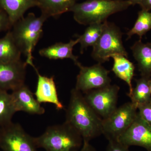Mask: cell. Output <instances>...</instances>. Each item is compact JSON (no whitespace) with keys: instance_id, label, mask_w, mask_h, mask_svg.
<instances>
[{"instance_id":"25","label":"cell","mask_w":151,"mask_h":151,"mask_svg":"<svg viewBox=\"0 0 151 151\" xmlns=\"http://www.w3.org/2000/svg\"><path fill=\"white\" fill-rule=\"evenodd\" d=\"M12 27L8 15L1 9H0V32L10 30Z\"/></svg>"},{"instance_id":"22","label":"cell","mask_w":151,"mask_h":151,"mask_svg":"<svg viewBox=\"0 0 151 151\" xmlns=\"http://www.w3.org/2000/svg\"><path fill=\"white\" fill-rule=\"evenodd\" d=\"M103 27L104 22L89 25L83 34L78 36L81 54L87 47H93L96 44L103 32Z\"/></svg>"},{"instance_id":"16","label":"cell","mask_w":151,"mask_h":151,"mask_svg":"<svg viewBox=\"0 0 151 151\" xmlns=\"http://www.w3.org/2000/svg\"><path fill=\"white\" fill-rule=\"evenodd\" d=\"M131 49L134 58L137 62L141 76L151 78V42L144 43L140 39Z\"/></svg>"},{"instance_id":"7","label":"cell","mask_w":151,"mask_h":151,"mask_svg":"<svg viewBox=\"0 0 151 151\" xmlns=\"http://www.w3.org/2000/svg\"><path fill=\"white\" fill-rule=\"evenodd\" d=\"M120 87L110 84L100 89H94L84 93V99L102 119L108 118L117 108Z\"/></svg>"},{"instance_id":"10","label":"cell","mask_w":151,"mask_h":151,"mask_svg":"<svg viewBox=\"0 0 151 151\" xmlns=\"http://www.w3.org/2000/svg\"><path fill=\"white\" fill-rule=\"evenodd\" d=\"M119 141L129 147L132 146H139L147 151H151V126L138 112L132 125Z\"/></svg>"},{"instance_id":"26","label":"cell","mask_w":151,"mask_h":151,"mask_svg":"<svg viewBox=\"0 0 151 151\" xmlns=\"http://www.w3.org/2000/svg\"><path fill=\"white\" fill-rule=\"evenodd\" d=\"M129 148L119 140L109 141L105 151H130Z\"/></svg>"},{"instance_id":"14","label":"cell","mask_w":151,"mask_h":151,"mask_svg":"<svg viewBox=\"0 0 151 151\" xmlns=\"http://www.w3.org/2000/svg\"><path fill=\"white\" fill-rule=\"evenodd\" d=\"M79 42L78 38L75 40H71L67 43L57 42L54 45L40 50L39 52L41 56L52 60L68 58L74 62L75 65L79 63L78 56L73 53V48Z\"/></svg>"},{"instance_id":"31","label":"cell","mask_w":151,"mask_h":151,"mask_svg":"<svg viewBox=\"0 0 151 151\" xmlns=\"http://www.w3.org/2000/svg\"><path fill=\"white\" fill-rule=\"evenodd\" d=\"M107 1H120V0H107Z\"/></svg>"},{"instance_id":"20","label":"cell","mask_w":151,"mask_h":151,"mask_svg":"<svg viewBox=\"0 0 151 151\" xmlns=\"http://www.w3.org/2000/svg\"><path fill=\"white\" fill-rule=\"evenodd\" d=\"M151 78L143 77L136 79V86L129 95L133 104L138 108L139 106L151 102V95L149 87V81Z\"/></svg>"},{"instance_id":"4","label":"cell","mask_w":151,"mask_h":151,"mask_svg":"<svg viewBox=\"0 0 151 151\" xmlns=\"http://www.w3.org/2000/svg\"><path fill=\"white\" fill-rule=\"evenodd\" d=\"M33 138L37 148L45 151H79L83 145L81 135L65 122L48 127L42 134Z\"/></svg>"},{"instance_id":"19","label":"cell","mask_w":151,"mask_h":151,"mask_svg":"<svg viewBox=\"0 0 151 151\" xmlns=\"http://www.w3.org/2000/svg\"><path fill=\"white\" fill-rule=\"evenodd\" d=\"M22 54L10 30L0 39V62H14L21 60Z\"/></svg>"},{"instance_id":"27","label":"cell","mask_w":151,"mask_h":151,"mask_svg":"<svg viewBox=\"0 0 151 151\" xmlns=\"http://www.w3.org/2000/svg\"><path fill=\"white\" fill-rule=\"evenodd\" d=\"M140 5L142 9L151 12V0H142Z\"/></svg>"},{"instance_id":"23","label":"cell","mask_w":151,"mask_h":151,"mask_svg":"<svg viewBox=\"0 0 151 151\" xmlns=\"http://www.w3.org/2000/svg\"><path fill=\"white\" fill-rule=\"evenodd\" d=\"M150 29L151 12L142 9L138 13V18L134 27L127 32L128 39L134 35H137L141 40L143 36Z\"/></svg>"},{"instance_id":"1","label":"cell","mask_w":151,"mask_h":151,"mask_svg":"<svg viewBox=\"0 0 151 151\" xmlns=\"http://www.w3.org/2000/svg\"><path fill=\"white\" fill-rule=\"evenodd\" d=\"M65 122L81 135L83 142H90L102 134L103 119L86 102L82 93L75 88L70 92Z\"/></svg>"},{"instance_id":"17","label":"cell","mask_w":151,"mask_h":151,"mask_svg":"<svg viewBox=\"0 0 151 151\" xmlns=\"http://www.w3.org/2000/svg\"><path fill=\"white\" fill-rule=\"evenodd\" d=\"M113 60L112 71L118 78L125 81L129 87V95L133 91L132 80L134 74L135 65L128 58L120 54L114 55L111 57Z\"/></svg>"},{"instance_id":"8","label":"cell","mask_w":151,"mask_h":151,"mask_svg":"<svg viewBox=\"0 0 151 151\" xmlns=\"http://www.w3.org/2000/svg\"><path fill=\"white\" fill-rule=\"evenodd\" d=\"M0 149L2 151H37L33 137L20 124L13 122L1 127Z\"/></svg>"},{"instance_id":"29","label":"cell","mask_w":151,"mask_h":151,"mask_svg":"<svg viewBox=\"0 0 151 151\" xmlns=\"http://www.w3.org/2000/svg\"><path fill=\"white\" fill-rule=\"evenodd\" d=\"M131 3L132 5H135L136 4H140L142 0H127Z\"/></svg>"},{"instance_id":"28","label":"cell","mask_w":151,"mask_h":151,"mask_svg":"<svg viewBox=\"0 0 151 151\" xmlns=\"http://www.w3.org/2000/svg\"><path fill=\"white\" fill-rule=\"evenodd\" d=\"M79 151H97L90 142H83V145Z\"/></svg>"},{"instance_id":"9","label":"cell","mask_w":151,"mask_h":151,"mask_svg":"<svg viewBox=\"0 0 151 151\" xmlns=\"http://www.w3.org/2000/svg\"><path fill=\"white\" fill-rule=\"evenodd\" d=\"M80 69L76 78L75 89L84 94L91 90L100 89L111 84L110 71L98 63L91 66L77 64Z\"/></svg>"},{"instance_id":"21","label":"cell","mask_w":151,"mask_h":151,"mask_svg":"<svg viewBox=\"0 0 151 151\" xmlns=\"http://www.w3.org/2000/svg\"><path fill=\"white\" fill-rule=\"evenodd\" d=\"M16 112L11 94L7 91L0 90V127L12 123Z\"/></svg>"},{"instance_id":"11","label":"cell","mask_w":151,"mask_h":151,"mask_svg":"<svg viewBox=\"0 0 151 151\" xmlns=\"http://www.w3.org/2000/svg\"><path fill=\"white\" fill-rule=\"evenodd\" d=\"M27 65L22 60L0 62V90L13 91L24 84Z\"/></svg>"},{"instance_id":"12","label":"cell","mask_w":151,"mask_h":151,"mask_svg":"<svg viewBox=\"0 0 151 151\" xmlns=\"http://www.w3.org/2000/svg\"><path fill=\"white\" fill-rule=\"evenodd\" d=\"M11 95L17 112L23 111L31 115H38L45 113L44 108L25 84L13 90Z\"/></svg>"},{"instance_id":"5","label":"cell","mask_w":151,"mask_h":151,"mask_svg":"<svg viewBox=\"0 0 151 151\" xmlns=\"http://www.w3.org/2000/svg\"><path fill=\"white\" fill-rule=\"evenodd\" d=\"M123 33L114 23L104 22L103 32L99 40L93 47L91 56L98 63L109 61L114 55L120 54L128 58V53L123 45Z\"/></svg>"},{"instance_id":"2","label":"cell","mask_w":151,"mask_h":151,"mask_svg":"<svg viewBox=\"0 0 151 151\" xmlns=\"http://www.w3.org/2000/svg\"><path fill=\"white\" fill-rule=\"evenodd\" d=\"M47 18L43 14L36 17L33 13L14 24L11 30L17 45L27 58L26 63L33 67L32 52L43 32V25Z\"/></svg>"},{"instance_id":"30","label":"cell","mask_w":151,"mask_h":151,"mask_svg":"<svg viewBox=\"0 0 151 151\" xmlns=\"http://www.w3.org/2000/svg\"><path fill=\"white\" fill-rule=\"evenodd\" d=\"M149 87H150V92L151 95V79L149 81Z\"/></svg>"},{"instance_id":"6","label":"cell","mask_w":151,"mask_h":151,"mask_svg":"<svg viewBox=\"0 0 151 151\" xmlns=\"http://www.w3.org/2000/svg\"><path fill=\"white\" fill-rule=\"evenodd\" d=\"M137 110L131 102L117 107L108 118L103 119L102 134L108 141L119 140L134 122Z\"/></svg>"},{"instance_id":"13","label":"cell","mask_w":151,"mask_h":151,"mask_svg":"<svg viewBox=\"0 0 151 151\" xmlns=\"http://www.w3.org/2000/svg\"><path fill=\"white\" fill-rule=\"evenodd\" d=\"M38 76L37 85L35 95L39 103H49L55 106L58 111L64 109L60 101L53 76L47 77L41 75L35 66L33 67Z\"/></svg>"},{"instance_id":"3","label":"cell","mask_w":151,"mask_h":151,"mask_svg":"<svg viewBox=\"0 0 151 151\" xmlns=\"http://www.w3.org/2000/svg\"><path fill=\"white\" fill-rule=\"evenodd\" d=\"M131 5L127 0H87L76 3L70 12L78 24L89 25L103 23L111 15L125 10Z\"/></svg>"},{"instance_id":"18","label":"cell","mask_w":151,"mask_h":151,"mask_svg":"<svg viewBox=\"0 0 151 151\" xmlns=\"http://www.w3.org/2000/svg\"><path fill=\"white\" fill-rule=\"evenodd\" d=\"M79 0H37V6L42 14L47 18H57L63 14L70 12Z\"/></svg>"},{"instance_id":"15","label":"cell","mask_w":151,"mask_h":151,"mask_svg":"<svg viewBox=\"0 0 151 151\" xmlns=\"http://www.w3.org/2000/svg\"><path fill=\"white\" fill-rule=\"evenodd\" d=\"M35 6H37V0H0V9L7 14L12 26L28 10Z\"/></svg>"},{"instance_id":"24","label":"cell","mask_w":151,"mask_h":151,"mask_svg":"<svg viewBox=\"0 0 151 151\" xmlns=\"http://www.w3.org/2000/svg\"><path fill=\"white\" fill-rule=\"evenodd\" d=\"M137 109L142 118L151 126V102L139 106Z\"/></svg>"}]
</instances>
